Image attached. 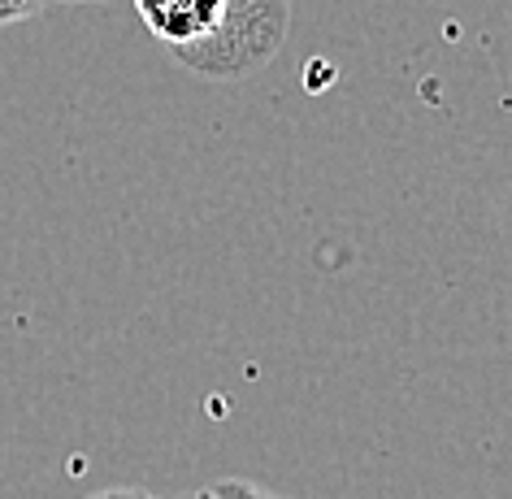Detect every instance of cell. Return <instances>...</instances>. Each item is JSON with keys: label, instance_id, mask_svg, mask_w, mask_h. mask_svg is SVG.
<instances>
[{"label": "cell", "instance_id": "obj_2", "mask_svg": "<svg viewBox=\"0 0 512 499\" xmlns=\"http://www.w3.org/2000/svg\"><path fill=\"white\" fill-rule=\"evenodd\" d=\"M226 0H135L144 27L157 35L165 48H191L217 27Z\"/></svg>", "mask_w": 512, "mask_h": 499}, {"label": "cell", "instance_id": "obj_3", "mask_svg": "<svg viewBox=\"0 0 512 499\" xmlns=\"http://www.w3.org/2000/svg\"><path fill=\"white\" fill-rule=\"evenodd\" d=\"M213 499H283V495L265 491V486H256L248 478H222L213 486Z\"/></svg>", "mask_w": 512, "mask_h": 499}, {"label": "cell", "instance_id": "obj_6", "mask_svg": "<svg viewBox=\"0 0 512 499\" xmlns=\"http://www.w3.org/2000/svg\"><path fill=\"white\" fill-rule=\"evenodd\" d=\"M74 5H79V0H74Z\"/></svg>", "mask_w": 512, "mask_h": 499}, {"label": "cell", "instance_id": "obj_5", "mask_svg": "<svg viewBox=\"0 0 512 499\" xmlns=\"http://www.w3.org/2000/svg\"><path fill=\"white\" fill-rule=\"evenodd\" d=\"M178 499H213V491H187V495H178Z\"/></svg>", "mask_w": 512, "mask_h": 499}, {"label": "cell", "instance_id": "obj_1", "mask_svg": "<svg viewBox=\"0 0 512 499\" xmlns=\"http://www.w3.org/2000/svg\"><path fill=\"white\" fill-rule=\"evenodd\" d=\"M291 0H226L217 27L200 44L178 48V61L204 79H243L265 70L287 44Z\"/></svg>", "mask_w": 512, "mask_h": 499}, {"label": "cell", "instance_id": "obj_4", "mask_svg": "<svg viewBox=\"0 0 512 499\" xmlns=\"http://www.w3.org/2000/svg\"><path fill=\"white\" fill-rule=\"evenodd\" d=\"M87 499H161L157 491H144V486H109V491H96Z\"/></svg>", "mask_w": 512, "mask_h": 499}]
</instances>
